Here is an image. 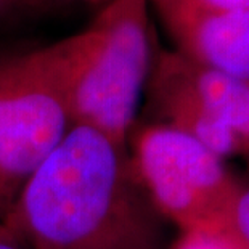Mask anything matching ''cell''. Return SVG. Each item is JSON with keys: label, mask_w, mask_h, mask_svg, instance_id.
<instances>
[{"label": "cell", "mask_w": 249, "mask_h": 249, "mask_svg": "<svg viewBox=\"0 0 249 249\" xmlns=\"http://www.w3.org/2000/svg\"><path fill=\"white\" fill-rule=\"evenodd\" d=\"M0 222L26 249H162L158 211L129 145L81 124L26 180Z\"/></svg>", "instance_id": "cell-1"}, {"label": "cell", "mask_w": 249, "mask_h": 249, "mask_svg": "<svg viewBox=\"0 0 249 249\" xmlns=\"http://www.w3.org/2000/svg\"><path fill=\"white\" fill-rule=\"evenodd\" d=\"M65 45L72 124L129 145L151 70L146 0H111Z\"/></svg>", "instance_id": "cell-2"}, {"label": "cell", "mask_w": 249, "mask_h": 249, "mask_svg": "<svg viewBox=\"0 0 249 249\" xmlns=\"http://www.w3.org/2000/svg\"><path fill=\"white\" fill-rule=\"evenodd\" d=\"M71 125L65 40L10 55L0 135V220Z\"/></svg>", "instance_id": "cell-3"}, {"label": "cell", "mask_w": 249, "mask_h": 249, "mask_svg": "<svg viewBox=\"0 0 249 249\" xmlns=\"http://www.w3.org/2000/svg\"><path fill=\"white\" fill-rule=\"evenodd\" d=\"M135 176L158 214L182 231L230 225L243 192L224 158L166 124L132 135Z\"/></svg>", "instance_id": "cell-4"}, {"label": "cell", "mask_w": 249, "mask_h": 249, "mask_svg": "<svg viewBox=\"0 0 249 249\" xmlns=\"http://www.w3.org/2000/svg\"><path fill=\"white\" fill-rule=\"evenodd\" d=\"M156 70L174 124L209 143L238 139L249 151V81L177 55L162 56Z\"/></svg>", "instance_id": "cell-5"}, {"label": "cell", "mask_w": 249, "mask_h": 249, "mask_svg": "<svg viewBox=\"0 0 249 249\" xmlns=\"http://www.w3.org/2000/svg\"><path fill=\"white\" fill-rule=\"evenodd\" d=\"M167 21L185 58L249 81V10L187 15Z\"/></svg>", "instance_id": "cell-6"}, {"label": "cell", "mask_w": 249, "mask_h": 249, "mask_svg": "<svg viewBox=\"0 0 249 249\" xmlns=\"http://www.w3.org/2000/svg\"><path fill=\"white\" fill-rule=\"evenodd\" d=\"M172 249H246L233 224L182 231Z\"/></svg>", "instance_id": "cell-7"}, {"label": "cell", "mask_w": 249, "mask_h": 249, "mask_svg": "<svg viewBox=\"0 0 249 249\" xmlns=\"http://www.w3.org/2000/svg\"><path fill=\"white\" fill-rule=\"evenodd\" d=\"M167 19L198 13H229L249 10V0H158Z\"/></svg>", "instance_id": "cell-8"}, {"label": "cell", "mask_w": 249, "mask_h": 249, "mask_svg": "<svg viewBox=\"0 0 249 249\" xmlns=\"http://www.w3.org/2000/svg\"><path fill=\"white\" fill-rule=\"evenodd\" d=\"M231 224L240 235L241 241L245 243L246 249H249V188H243L240 198L236 201Z\"/></svg>", "instance_id": "cell-9"}, {"label": "cell", "mask_w": 249, "mask_h": 249, "mask_svg": "<svg viewBox=\"0 0 249 249\" xmlns=\"http://www.w3.org/2000/svg\"><path fill=\"white\" fill-rule=\"evenodd\" d=\"M44 2L45 0H0V18L13 15L19 12V10L39 7Z\"/></svg>", "instance_id": "cell-10"}, {"label": "cell", "mask_w": 249, "mask_h": 249, "mask_svg": "<svg viewBox=\"0 0 249 249\" xmlns=\"http://www.w3.org/2000/svg\"><path fill=\"white\" fill-rule=\"evenodd\" d=\"M10 55H0V135H2V109H3V95H5V82H7Z\"/></svg>", "instance_id": "cell-11"}, {"label": "cell", "mask_w": 249, "mask_h": 249, "mask_svg": "<svg viewBox=\"0 0 249 249\" xmlns=\"http://www.w3.org/2000/svg\"><path fill=\"white\" fill-rule=\"evenodd\" d=\"M0 249H26L2 222H0Z\"/></svg>", "instance_id": "cell-12"}, {"label": "cell", "mask_w": 249, "mask_h": 249, "mask_svg": "<svg viewBox=\"0 0 249 249\" xmlns=\"http://www.w3.org/2000/svg\"><path fill=\"white\" fill-rule=\"evenodd\" d=\"M89 2H102V3H105V2H111V0H89Z\"/></svg>", "instance_id": "cell-13"}]
</instances>
